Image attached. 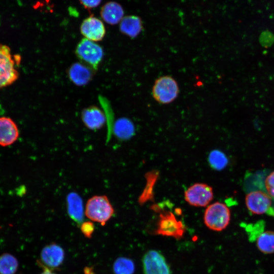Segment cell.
Wrapping results in <instances>:
<instances>
[{
	"label": "cell",
	"instance_id": "obj_23",
	"mask_svg": "<svg viewBox=\"0 0 274 274\" xmlns=\"http://www.w3.org/2000/svg\"><path fill=\"white\" fill-rule=\"evenodd\" d=\"M250 229L248 230L249 241L255 242L258 235L263 231L264 225L262 222H258L254 225L248 226Z\"/></svg>",
	"mask_w": 274,
	"mask_h": 274
},
{
	"label": "cell",
	"instance_id": "obj_5",
	"mask_svg": "<svg viewBox=\"0 0 274 274\" xmlns=\"http://www.w3.org/2000/svg\"><path fill=\"white\" fill-rule=\"evenodd\" d=\"M245 202L248 211L253 214H267L274 218V208L271 197L261 190L252 191L247 194Z\"/></svg>",
	"mask_w": 274,
	"mask_h": 274
},
{
	"label": "cell",
	"instance_id": "obj_26",
	"mask_svg": "<svg viewBox=\"0 0 274 274\" xmlns=\"http://www.w3.org/2000/svg\"><path fill=\"white\" fill-rule=\"evenodd\" d=\"M81 4L88 9L97 7L101 3V0H79Z\"/></svg>",
	"mask_w": 274,
	"mask_h": 274
},
{
	"label": "cell",
	"instance_id": "obj_22",
	"mask_svg": "<svg viewBox=\"0 0 274 274\" xmlns=\"http://www.w3.org/2000/svg\"><path fill=\"white\" fill-rule=\"evenodd\" d=\"M209 161L211 166L216 170L224 169L228 163L226 155L219 150H214L210 153Z\"/></svg>",
	"mask_w": 274,
	"mask_h": 274
},
{
	"label": "cell",
	"instance_id": "obj_25",
	"mask_svg": "<svg viewBox=\"0 0 274 274\" xmlns=\"http://www.w3.org/2000/svg\"><path fill=\"white\" fill-rule=\"evenodd\" d=\"M81 230L83 234L88 238H90L94 230V226L92 222L87 221L81 225Z\"/></svg>",
	"mask_w": 274,
	"mask_h": 274
},
{
	"label": "cell",
	"instance_id": "obj_1",
	"mask_svg": "<svg viewBox=\"0 0 274 274\" xmlns=\"http://www.w3.org/2000/svg\"><path fill=\"white\" fill-rule=\"evenodd\" d=\"M84 213L89 219L104 226L113 215L114 210L106 196L95 195L87 201Z\"/></svg>",
	"mask_w": 274,
	"mask_h": 274
},
{
	"label": "cell",
	"instance_id": "obj_13",
	"mask_svg": "<svg viewBox=\"0 0 274 274\" xmlns=\"http://www.w3.org/2000/svg\"><path fill=\"white\" fill-rule=\"evenodd\" d=\"M81 117L85 125L91 130L101 128L106 120L103 112L96 106H91L84 109Z\"/></svg>",
	"mask_w": 274,
	"mask_h": 274
},
{
	"label": "cell",
	"instance_id": "obj_4",
	"mask_svg": "<svg viewBox=\"0 0 274 274\" xmlns=\"http://www.w3.org/2000/svg\"><path fill=\"white\" fill-rule=\"evenodd\" d=\"M179 92L178 84L171 76H164L156 80L152 88V95L159 103L169 104L173 101Z\"/></svg>",
	"mask_w": 274,
	"mask_h": 274
},
{
	"label": "cell",
	"instance_id": "obj_17",
	"mask_svg": "<svg viewBox=\"0 0 274 274\" xmlns=\"http://www.w3.org/2000/svg\"><path fill=\"white\" fill-rule=\"evenodd\" d=\"M67 205L70 217L81 225L83 220V207L81 198L77 193L72 192L67 195Z\"/></svg>",
	"mask_w": 274,
	"mask_h": 274
},
{
	"label": "cell",
	"instance_id": "obj_20",
	"mask_svg": "<svg viewBox=\"0 0 274 274\" xmlns=\"http://www.w3.org/2000/svg\"><path fill=\"white\" fill-rule=\"evenodd\" d=\"M18 267V261L12 255L5 253L0 256V274H14Z\"/></svg>",
	"mask_w": 274,
	"mask_h": 274
},
{
	"label": "cell",
	"instance_id": "obj_10",
	"mask_svg": "<svg viewBox=\"0 0 274 274\" xmlns=\"http://www.w3.org/2000/svg\"><path fill=\"white\" fill-rule=\"evenodd\" d=\"M80 31L85 39L93 42L102 40L106 34L105 27L102 21L93 16L83 21Z\"/></svg>",
	"mask_w": 274,
	"mask_h": 274
},
{
	"label": "cell",
	"instance_id": "obj_27",
	"mask_svg": "<svg viewBox=\"0 0 274 274\" xmlns=\"http://www.w3.org/2000/svg\"><path fill=\"white\" fill-rule=\"evenodd\" d=\"M273 39L269 34H263L261 37V42L263 45H270L272 43Z\"/></svg>",
	"mask_w": 274,
	"mask_h": 274
},
{
	"label": "cell",
	"instance_id": "obj_7",
	"mask_svg": "<svg viewBox=\"0 0 274 274\" xmlns=\"http://www.w3.org/2000/svg\"><path fill=\"white\" fill-rule=\"evenodd\" d=\"M185 229L182 222L178 220L172 213L167 212L160 214L155 233L178 239L183 237Z\"/></svg>",
	"mask_w": 274,
	"mask_h": 274
},
{
	"label": "cell",
	"instance_id": "obj_6",
	"mask_svg": "<svg viewBox=\"0 0 274 274\" xmlns=\"http://www.w3.org/2000/svg\"><path fill=\"white\" fill-rule=\"evenodd\" d=\"M76 54L81 61L94 70L97 68L104 56L101 47L85 38L77 45Z\"/></svg>",
	"mask_w": 274,
	"mask_h": 274
},
{
	"label": "cell",
	"instance_id": "obj_19",
	"mask_svg": "<svg viewBox=\"0 0 274 274\" xmlns=\"http://www.w3.org/2000/svg\"><path fill=\"white\" fill-rule=\"evenodd\" d=\"M255 241L257 248L262 253H274V231H263L258 235Z\"/></svg>",
	"mask_w": 274,
	"mask_h": 274
},
{
	"label": "cell",
	"instance_id": "obj_28",
	"mask_svg": "<svg viewBox=\"0 0 274 274\" xmlns=\"http://www.w3.org/2000/svg\"><path fill=\"white\" fill-rule=\"evenodd\" d=\"M44 270L41 274H56L51 271L49 269L47 268H44Z\"/></svg>",
	"mask_w": 274,
	"mask_h": 274
},
{
	"label": "cell",
	"instance_id": "obj_3",
	"mask_svg": "<svg viewBox=\"0 0 274 274\" xmlns=\"http://www.w3.org/2000/svg\"><path fill=\"white\" fill-rule=\"evenodd\" d=\"M20 58L13 57L10 48L0 44V89L11 85L18 78L15 63Z\"/></svg>",
	"mask_w": 274,
	"mask_h": 274
},
{
	"label": "cell",
	"instance_id": "obj_14",
	"mask_svg": "<svg viewBox=\"0 0 274 274\" xmlns=\"http://www.w3.org/2000/svg\"><path fill=\"white\" fill-rule=\"evenodd\" d=\"M67 74L73 83L80 86L88 83L93 76L90 67L79 62L73 63L70 67Z\"/></svg>",
	"mask_w": 274,
	"mask_h": 274
},
{
	"label": "cell",
	"instance_id": "obj_12",
	"mask_svg": "<svg viewBox=\"0 0 274 274\" xmlns=\"http://www.w3.org/2000/svg\"><path fill=\"white\" fill-rule=\"evenodd\" d=\"M19 135L15 122L10 118L0 117V146L7 147L14 144Z\"/></svg>",
	"mask_w": 274,
	"mask_h": 274
},
{
	"label": "cell",
	"instance_id": "obj_9",
	"mask_svg": "<svg viewBox=\"0 0 274 274\" xmlns=\"http://www.w3.org/2000/svg\"><path fill=\"white\" fill-rule=\"evenodd\" d=\"M184 196L185 200L190 205L203 207L213 199V192L210 186L204 183H196L186 190Z\"/></svg>",
	"mask_w": 274,
	"mask_h": 274
},
{
	"label": "cell",
	"instance_id": "obj_16",
	"mask_svg": "<svg viewBox=\"0 0 274 274\" xmlns=\"http://www.w3.org/2000/svg\"><path fill=\"white\" fill-rule=\"evenodd\" d=\"M119 28L120 31L123 34L131 38H134L142 30V21L137 16H126L121 20Z\"/></svg>",
	"mask_w": 274,
	"mask_h": 274
},
{
	"label": "cell",
	"instance_id": "obj_8",
	"mask_svg": "<svg viewBox=\"0 0 274 274\" xmlns=\"http://www.w3.org/2000/svg\"><path fill=\"white\" fill-rule=\"evenodd\" d=\"M142 263L144 274H172L165 257L158 251H147L143 257Z\"/></svg>",
	"mask_w": 274,
	"mask_h": 274
},
{
	"label": "cell",
	"instance_id": "obj_21",
	"mask_svg": "<svg viewBox=\"0 0 274 274\" xmlns=\"http://www.w3.org/2000/svg\"><path fill=\"white\" fill-rule=\"evenodd\" d=\"M113 270L115 274H133L135 266L131 259L121 257L118 258L114 262Z\"/></svg>",
	"mask_w": 274,
	"mask_h": 274
},
{
	"label": "cell",
	"instance_id": "obj_18",
	"mask_svg": "<svg viewBox=\"0 0 274 274\" xmlns=\"http://www.w3.org/2000/svg\"><path fill=\"white\" fill-rule=\"evenodd\" d=\"M113 130L118 138L127 140L133 135L134 132V127L129 119L121 118L117 120L113 124Z\"/></svg>",
	"mask_w": 274,
	"mask_h": 274
},
{
	"label": "cell",
	"instance_id": "obj_15",
	"mask_svg": "<svg viewBox=\"0 0 274 274\" xmlns=\"http://www.w3.org/2000/svg\"><path fill=\"white\" fill-rule=\"evenodd\" d=\"M124 11L122 6L115 2L106 3L101 8L100 15L102 19L111 25L117 24L123 18Z\"/></svg>",
	"mask_w": 274,
	"mask_h": 274
},
{
	"label": "cell",
	"instance_id": "obj_2",
	"mask_svg": "<svg viewBox=\"0 0 274 274\" xmlns=\"http://www.w3.org/2000/svg\"><path fill=\"white\" fill-rule=\"evenodd\" d=\"M203 220L206 225L209 229L216 231H222L230 222V210L223 203L214 202L206 209Z\"/></svg>",
	"mask_w": 274,
	"mask_h": 274
},
{
	"label": "cell",
	"instance_id": "obj_24",
	"mask_svg": "<svg viewBox=\"0 0 274 274\" xmlns=\"http://www.w3.org/2000/svg\"><path fill=\"white\" fill-rule=\"evenodd\" d=\"M264 185L267 193L274 198V171L267 176L264 181Z\"/></svg>",
	"mask_w": 274,
	"mask_h": 274
},
{
	"label": "cell",
	"instance_id": "obj_11",
	"mask_svg": "<svg viewBox=\"0 0 274 274\" xmlns=\"http://www.w3.org/2000/svg\"><path fill=\"white\" fill-rule=\"evenodd\" d=\"M41 261L44 268H55L60 266L64 259L63 249L55 244L45 247L41 253Z\"/></svg>",
	"mask_w": 274,
	"mask_h": 274
}]
</instances>
